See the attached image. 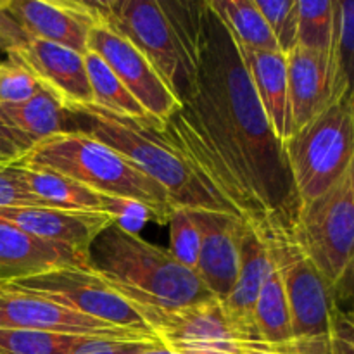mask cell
Instances as JSON below:
<instances>
[{
	"mask_svg": "<svg viewBox=\"0 0 354 354\" xmlns=\"http://www.w3.org/2000/svg\"><path fill=\"white\" fill-rule=\"evenodd\" d=\"M162 133L201 182L241 220L294 223L299 197L237 45L203 3L194 73Z\"/></svg>",
	"mask_w": 354,
	"mask_h": 354,
	"instance_id": "obj_1",
	"label": "cell"
},
{
	"mask_svg": "<svg viewBox=\"0 0 354 354\" xmlns=\"http://www.w3.org/2000/svg\"><path fill=\"white\" fill-rule=\"evenodd\" d=\"M90 263L140 315L151 310L176 311L214 297L199 275L176 261L169 251L116 223L93 242Z\"/></svg>",
	"mask_w": 354,
	"mask_h": 354,
	"instance_id": "obj_2",
	"label": "cell"
},
{
	"mask_svg": "<svg viewBox=\"0 0 354 354\" xmlns=\"http://www.w3.org/2000/svg\"><path fill=\"white\" fill-rule=\"evenodd\" d=\"M75 131H85L123 156L168 194L175 207L235 214L204 187L189 162L162 133V124L128 120L95 104L66 107ZM237 216V214H235Z\"/></svg>",
	"mask_w": 354,
	"mask_h": 354,
	"instance_id": "obj_3",
	"label": "cell"
},
{
	"mask_svg": "<svg viewBox=\"0 0 354 354\" xmlns=\"http://www.w3.org/2000/svg\"><path fill=\"white\" fill-rule=\"evenodd\" d=\"M16 165L50 169L102 196L137 201L149 207L159 223H166L175 209L159 183L85 131H68L37 142Z\"/></svg>",
	"mask_w": 354,
	"mask_h": 354,
	"instance_id": "obj_4",
	"label": "cell"
},
{
	"mask_svg": "<svg viewBox=\"0 0 354 354\" xmlns=\"http://www.w3.org/2000/svg\"><path fill=\"white\" fill-rule=\"evenodd\" d=\"M201 10L203 3L109 0L104 2V21L149 59L180 99L194 73Z\"/></svg>",
	"mask_w": 354,
	"mask_h": 354,
	"instance_id": "obj_5",
	"label": "cell"
},
{
	"mask_svg": "<svg viewBox=\"0 0 354 354\" xmlns=\"http://www.w3.org/2000/svg\"><path fill=\"white\" fill-rule=\"evenodd\" d=\"M256 228L265 239L286 287L292 339L353 337L354 324L339 313L332 283L296 241L292 223L268 221L261 227L256 225Z\"/></svg>",
	"mask_w": 354,
	"mask_h": 354,
	"instance_id": "obj_6",
	"label": "cell"
},
{
	"mask_svg": "<svg viewBox=\"0 0 354 354\" xmlns=\"http://www.w3.org/2000/svg\"><path fill=\"white\" fill-rule=\"evenodd\" d=\"M299 204L327 192L354 159V113L349 97L330 104L283 144Z\"/></svg>",
	"mask_w": 354,
	"mask_h": 354,
	"instance_id": "obj_7",
	"label": "cell"
},
{
	"mask_svg": "<svg viewBox=\"0 0 354 354\" xmlns=\"http://www.w3.org/2000/svg\"><path fill=\"white\" fill-rule=\"evenodd\" d=\"M292 232L303 251L334 283L354 249V159L327 192L299 204Z\"/></svg>",
	"mask_w": 354,
	"mask_h": 354,
	"instance_id": "obj_8",
	"label": "cell"
},
{
	"mask_svg": "<svg viewBox=\"0 0 354 354\" xmlns=\"http://www.w3.org/2000/svg\"><path fill=\"white\" fill-rule=\"evenodd\" d=\"M123 330L156 335L137 308L121 297L93 268L66 266L6 283Z\"/></svg>",
	"mask_w": 354,
	"mask_h": 354,
	"instance_id": "obj_9",
	"label": "cell"
},
{
	"mask_svg": "<svg viewBox=\"0 0 354 354\" xmlns=\"http://www.w3.org/2000/svg\"><path fill=\"white\" fill-rule=\"evenodd\" d=\"M142 317L159 342L178 354H245L249 344L216 297L176 311H145Z\"/></svg>",
	"mask_w": 354,
	"mask_h": 354,
	"instance_id": "obj_10",
	"label": "cell"
},
{
	"mask_svg": "<svg viewBox=\"0 0 354 354\" xmlns=\"http://www.w3.org/2000/svg\"><path fill=\"white\" fill-rule=\"evenodd\" d=\"M86 48L113 69L154 121L165 124L180 109L182 100L168 88L149 59L106 21H99L90 28Z\"/></svg>",
	"mask_w": 354,
	"mask_h": 354,
	"instance_id": "obj_11",
	"label": "cell"
},
{
	"mask_svg": "<svg viewBox=\"0 0 354 354\" xmlns=\"http://www.w3.org/2000/svg\"><path fill=\"white\" fill-rule=\"evenodd\" d=\"M0 328L59 332L97 339H158L156 335L113 327L10 286H0Z\"/></svg>",
	"mask_w": 354,
	"mask_h": 354,
	"instance_id": "obj_12",
	"label": "cell"
},
{
	"mask_svg": "<svg viewBox=\"0 0 354 354\" xmlns=\"http://www.w3.org/2000/svg\"><path fill=\"white\" fill-rule=\"evenodd\" d=\"M9 10L30 38L85 54L88 31L104 19L102 2L9 0Z\"/></svg>",
	"mask_w": 354,
	"mask_h": 354,
	"instance_id": "obj_13",
	"label": "cell"
},
{
	"mask_svg": "<svg viewBox=\"0 0 354 354\" xmlns=\"http://www.w3.org/2000/svg\"><path fill=\"white\" fill-rule=\"evenodd\" d=\"M0 220L33 237L76 252L90 261V249L114 218L107 213L66 211L57 207H0Z\"/></svg>",
	"mask_w": 354,
	"mask_h": 354,
	"instance_id": "obj_14",
	"label": "cell"
},
{
	"mask_svg": "<svg viewBox=\"0 0 354 354\" xmlns=\"http://www.w3.org/2000/svg\"><path fill=\"white\" fill-rule=\"evenodd\" d=\"M201 228L199 263L196 273L216 299L223 301L234 289L241 265V237L244 220L218 211H192Z\"/></svg>",
	"mask_w": 354,
	"mask_h": 354,
	"instance_id": "obj_15",
	"label": "cell"
},
{
	"mask_svg": "<svg viewBox=\"0 0 354 354\" xmlns=\"http://www.w3.org/2000/svg\"><path fill=\"white\" fill-rule=\"evenodd\" d=\"M9 57L19 61L31 75L50 90L64 107L93 104L85 68V54L50 41L30 38Z\"/></svg>",
	"mask_w": 354,
	"mask_h": 354,
	"instance_id": "obj_16",
	"label": "cell"
},
{
	"mask_svg": "<svg viewBox=\"0 0 354 354\" xmlns=\"http://www.w3.org/2000/svg\"><path fill=\"white\" fill-rule=\"evenodd\" d=\"M292 133L337 102L332 59L296 47L286 55Z\"/></svg>",
	"mask_w": 354,
	"mask_h": 354,
	"instance_id": "obj_17",
	"label": "cell"
},
{
	"mask_svg": "<svg viewBox=\"0 0 354 354\" xmlns=\"http://www.w3.org/2000/svg\"><path fill=\"white\" fill-rule=\"evenodd\" d=\"M273 270L266 242L254 223L244 221L241 237V265L234 289L221 301L228 320L249 342H261L254 327V306Z\"/></svg>",
	"mask_w": 354,
	"mask_h": 354,
	"instance_id": "obj_18",
	"label": "cell"
},
{
	"mask_svg": "<svg viewBox=\"0 0 354 354\" xmlns=\"http://www.w3.org/2000/svg\"><path fill=\"white\" fill-rule=\"evenodd\" d=\"M66 266L92 268V263L69 249L33 237L9 221L0 220V286Z\"/></svg>",
	"mask_w": 354,
	"mask_h": 354,
	"instance_id": "obj_19",
	"label": "cell"
},
{
	"mask_svg": "<svg viewBox=\"0 0 354 354\" xmlns=\"http://www.w3.org/2000/svg\"><path fill=\"white\" fill-rule=\"evenodd\" d=\"M239 48V47H237ZM244 68L266 120L280 144L292 135L287 83V59L279 50H245L239 48Z\"/></svg>",
	"mask_w": 354,
	"mask_h": 354,
	"instance_id": "obj_20",
	"label": "cell"
},
{
	"mask_svg": "<svg viewBox=\"0 0 354 354\" xmlns=\"http://www.w3.org/2000/svg\"><path fill=\"white\" fill-rule=\"evenodd\" d=\"M0 118L35 144L54 135L75 131L64 104L45 86L21 104H0Z\"/></svg>",
	"mask_w": 354,
	"mask_h": 354,
	"instance_id": "obj_21",
	"label": "cell"
},
{
	"mask_svg": "<svg viewBox=\"0 0 354 354\" xmlns=\"http://www.w3.org/2000/svg\"><path fill=\"white\" fill-rule=\"evenodd\" d=\"M24 185L52 207L106 213V196L57 171L14 165Z\"/></svg>",
	"mask_w": 354,
	"mask_h": 354,
	"instance_id": "obj_22",
	"label": "cell"
},
{
	"mask_svg": "<svg viewBox=\"0 0 354 354\" xmlns=\"http://www.w3.org/2000/svg\"><path fill=\"white\" fill-rule=\"evenodd\" d=\"M206 3L211 12L223 23L239 48L279 50L275 38L254 0H211Z\"/></svg>",
	"mask_w": 354,
	"mask_h": 354,
	"instance_id": "obj_23",
	"label": "cell"
},
{
	"mask_svg": "<svg viewBox=\"0 0 354 354\" xmlns=\"http://www.w3.org/2000/svg\"><path fill=\"white\" fill-rule=\"evenodd\" d=\"M85 68L86 76H88L90 90H92L93 104L97 107L109 111L113 114H118V116L128 118V120L158 123V121H154L145 113L144 107L128 92L127 86L120 82V78L114 75L113 69L99 55L86 50Z\"/></svg>",
	"mask_w": 354,
	"mask_h": 354,
	"instance_id": "obj_24",
	"label": "cell"
},
{
	"mask_svg": "<svg viewBox=\"0 0 354 354\" xmlns=\"http://www.w3.org/2000/svg\"><path fill=\"white\" fill-rule=\"evenodd\" d=\"M254 327L259 341L265 344H282L292 339L289 301L275 265L256 301Z\"/></svg>",
	"mask_w": 354,
	"mask_h": 354,
	"instance_id": "obj_25",
	"label": "cell"
},
{
	"mask_svg": "<svg viewBox=\"0 0 354 354\" xmlns=\"http://www.w3.org/2000/svg\"><path fill=\"white\" fill-rule=\"evenodd\" d=\"M297 47L332 57L337 0H297Z\"/></svg>",
	"mask_w": 354,
	"mask_h": 354,
	"instance_id": "obj_26",
	"label": "cell"
},
{
	"mask_svg": "<svg viewBox=\"0 0 354 354\" xmlns=\"http://www.w3.org/2000/svg\"><path fill=\"white\" fill-rule=\"evenodd\" d=\"M90 339L97 337L0 328V354H71Z\"/></svg>",
	"mask_w": 354,
	"mask_h": 354,
	"instance_id": "obj_27",
	"label": "cell"
},
{
	"mask_svg": "<svg viewBox=\"0 0 354 354\" xmlns=\"http://www.w3.org/2000/svg\"><path fill=\"white\" fill-rule=\"evenodd\" d=\"M337 99L354 93V0H337V24L332 50Z\"/></svg>",
	"mask_w": 354,
	"mask_h": 354,
	"instance_id": "obj_28",
	"label": "cell"
},
{
	"mask_svg": "<svg viewBox=\"0 0 354 354\" xmlns=\"http://www.w3.org/2000/svg\"><path fill=\"white\" fill-rule=\"evenodd\" d=\"M169 254L187 268L196 272L201 254V228L190 209L175 207L169 214Z\"/></svg>",
	"mask_w": 354,
	"mask_h": 354,
	"instance_id": "obj_29",
	"label": "cell"
},
{
	"mask_svg": "<svg viewBox=\"0 0 354 354\" xmlns=\"http://www.w3.org/2000/svg\"><path fill=\"white\" fill-rule=\"evenodd\" d=\"M283 55L297 47V0H254Z\"/></svg>",
	"mask_w": 354,
	"mask_h": 354,
	"instance_id": "obj_30",
	"label": "cell"
},
{
	"mask_svg": "<svg viewBox=\"0 0 354 354\" xmlns=\"http://www.w3.org/2000/svg\"><path fill=\"white\" fill-rule=\"evenodd\" d=\"M44 88L19 61L9 57L0 62V104H21Z\"/></svg>",
	"mask_w": 354,
	"mask_h": 354,
	"instance_id": "obj_31",
	"label": "cell"
},
{
	"mask_svg": "<svg viewBox=\"0 0 354 354\" xmlns=\"http://www.w3.org/2000/svg\"><path fill=\"white\" fill-rule=\"evenodd\" d=\"M0 207H52L23 183L16 166H0Z\"/></svg>",
	"mask_w": 354,
	"mask_h": 354,
	"instance_id": "obj_32",
	"label": "cell"
},
{
	"mask_svg": "<svg viewBox=\"0 0 354 354\" xmlns=\"http://www.w3.org/2000/svg\"><path fill=\"white\" fill-rule=\"evenodd\" d=\"M106 213L114 218V223L131 234H138L145 221L152 218V213L147 206L137 201L121 199V197L106 196Z\"/></svg>",
	"mask_w": 354,
	"mask_h": 354,
	"instance_id": "obj_33",
	"label": "cell"
},
{
	"mask_svg": "<svg viewBox=\"0 0 354 354\" xmlns=\"http://www.w3.org/2000/svg\"><path fill=\"white\" fill-rule=\"evenodd\" d=\"M159 344V339H90L71 354H137Z\"/></svg>",
	"mask_w": 354,
	"mask_h": 354,
	"instance_id": "obj_34",
	"label": "cell"
},
{
	"mask_svg": "<svg viewBox=\"0 0 354 354\" xmlns=\"http://www.w3.org/2000/svg\"><path fill=\"white\" fill-rule=\"evenodd\" d=\"M35 142L0 118V166L19 162L33 149Z\"/></svg>",
	"mask_w": 354,
	"mask_h": 354,
	"instance_id": "obj_35",
	"label": "cell"
},
{
	"mask_svg": "<svg viewBox=\"0 0 354 354\" xmlns=\"http://www.w3.org/2000/svg\"><path fill=\"white\" fill-rule=\"evenodd\" d=\"M332 294H334V303L339 313L354 324V249L342 272L332 283Z\"/></svg>",
	"mask_w": 354,
	"mask_h": 354,
	"instance_id": "obj_36",
	"label": "cell"
},
{
	"mask_svg": "<svg viewBox=\"0 0 354 354\" xmlns=\"http://www.w3.org/2000/svg\"><path fill=\"white\" fill-rule=\"evenodd\" d=\"M30 37L9 10V0H0V47L9 54L23 47Z\"/></svg>",
	"mask_w": 354,
	"mask_h": 354,
	"instance_id": "obj_37",
	"label": "cell"
},
{
	"mask_svg": "<svg viewBox=\"0 0 354 354\" xmlns=\"http://www.w3.org/2000/svg\"><path fill=\"white\" fill-rule=\"evenodd\" d=\"M137 354H178V353H175V351H173V349L166 348V346H162L161 342H159V344L152 346V348L145 349V351H140V353H137Z\"/></svg>",
	"mask_w": 354,
	"mask_h": 354,
	"instance_id": "obj_38",
	"label": "cell"
},
{
	"mask_svg": "<svg viewBox=\"0 0 354 354\" xmlns=\"http://www.w3.org/2000/svg\"><path fill=\"white\" fill-rule=\"evenodd\" d=\"M349 100H351V106H353V113H354V93L351 97H349Z\"/></svg>",
	"mask_w": 354,
	"mask_h": 354,
	"instance_id": "obj_39",
	"label": "cell"
}]
</instances>
